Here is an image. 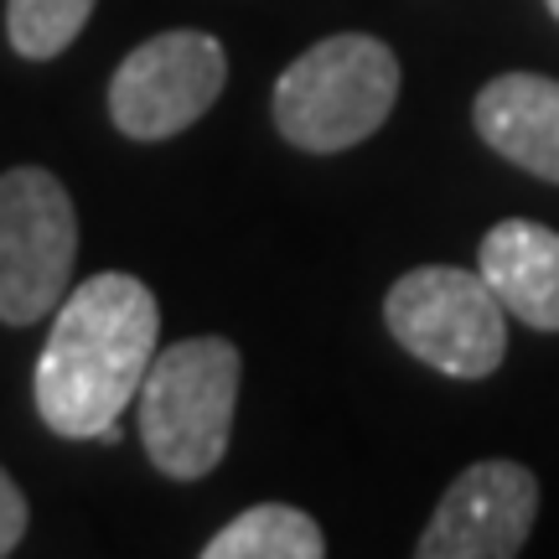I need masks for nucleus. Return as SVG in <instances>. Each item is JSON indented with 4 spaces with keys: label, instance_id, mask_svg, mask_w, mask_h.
Segmentation results:
<instances>
[{
    "label": "nucleus",
    "instance_id": "1",
    "mask_svg": "<svg viewBox=\"0 0 559 559\" xmlns=\"http://www.w3.org/2000/svg\"><path fill=\"white\" fill-rule=\"evenodd\" d=\"M160 306L135 275H94L62 296L37 358V415L62 440H120V415L156 362Z\"/></svg>",
    "mask_w": 559,
    "mask_h": 559
},
{
    "label": "nucleus",
    "instance_id": "2",
    "mask_svg": "<svg viewBox=\"0 0 559 559\" xmlns=\"http://www.w3.org/2000/svg\"><path fill=\"white\" fill-rule=\"evenodd\" d=\"M239 404V347L228 337H187L156 353L140 383V445L160 477L198 481L228 451Z\"/></svg>",
    "mask_w": 559,
    "mask_h": 559
},
{
    "label": "nucleus",
    "instance_id": "3",
    "mask_svg": "<svg viewBox=\"0 0 559 559\" xmlns=\"http://www.w3.org/2000/svg\"><path fill=\"white\" fill-rule=\"evenodd\" d=\"M400 99V58L368 32L306 47L275 83V130L311 156L358 145L389 120Z\"/></svg>",
    "mask_w": 559,
    "mask_h": 559
},
{
    "label": "nucleus",
    "instance_id": "4",
    "mask_svg": "<svg viewBox=\"0 0 559 559\" xmlns=\"http://www.w3.org/2000/svg\"><path fill=\"white\" fill-rule=\"evenodd\" d=\"M383 321L404 353L445 379H487L508 358V306L481 270L419 264L389 285Z\"/></svg>",
    "mask_w": 559,
    "mask_h": 559
},
{
    "label": "nucleus",
    "instance_id": "5",
    "mask_svg": "<svg viewBox=\"0 0 559 559\" xmlns=\"http://www.w3.org/2000/svg\"><path fill=\"white\" fill-rule=\"evenodd\" d=\"M79 260V213L52 171L11 166L0 177V321L32 326L68 296Z\"/></svg>",
    "mask_w": 559,
    "mask_h": 559
},
{
    "label": "nucleus",
    "instance_id": "6",
    "mask_svg": "<svg viewBox=\"0 0 559 559\" xmlns=\"http://www.w3.org/2000/svg\"><path fill=\"white\" fill-rule=\"evenodd\" d=\"M228 83V52L213 32H160L140 41L109 79V120L130 140H166L198 124Z\"/></svg>",
    "mask_w": 559,
    "mask_h": 559
},
{
    "label": "nucleus",
    "instance_id": "7",
    "mask_svg": "<svg viewBox=\"0 0 559 559\" xmlns=\"http://www.w3.org/2000/svg\"><path fill=\"white\" fill-rule=\"evenodd\" d=\"M539 519V477L519 461H477L466 466L436 519L425 523L415 555L419 559H508L523 555V544Z\"/></svg>",
    "mask_w": 559,
    "mask_h": 559
},
{
    "label": "nucleus",
    "instance_id": "8",
    "mask_svg": "<svg viewBox=\"0 0 559 559\" xmlns=\"http://www.w3.org/2000/svg\"><path fill=\"white\" fill-rule=\"evenodd\" d=\"M477 135L502 160L523 166L528 177L559 181V79L544 73H502L481 83Z\"/></svg>",
    "mask_w": 559,
    "mask_h": 559
},
{
    "label": "nucleus",
    "instance_id": "9",
    "mask_svg": "<svg viewBox=\"0 0 559 559\" xmlns=\"http://www.w3.org/2000/svg\"><path fill=\"white\" fill-rule=\"evenodd\" d=\"M481 280L508 317L534 332H559V234L534 218H502L477 249Z\"/></svg>",
    "mask_w": 559,
    "mask_h": 559
},
{
    "label": "nucleus",
    "instance_id": "10",
    "mask_svg": "<svg viewBox=\"0 0 559 559\" xmlns=\"http://www.w3.org/2000/svg\"><path fill=\"white\" fill-rule=\"evenodd\" d=\"M326 539L311 513H300L290 502H260L239 519L218 528L202 544V559H321Z\"/></svg>",
    "mask_w": 559,
    "mask_h": 559
},
{
    "label": "nucleus",
    "instance_id": "11",
    "mask_svg": "<svg viewBox=\"0 0 559 559\" xmlns=\"http://www.w3.org/2000/svg\"><path fill=\"white\" fill-rule=\"evenodd\" d=\"M94 16V0H5V32L21 58L47 62L68 52Z\"/></svg>",
    "mask_w": 559,
    "mask_h": 559
},
{
    "label": "nucleus",
    "instance_id": "12",
    "mask_svg": "<svg viewBox=\"0 0 559 559\" xmlns=\"http://www.w3.org/2000/svg\"><path fill=\"white\" fill-rule=\"evenodd\" d=\"M21 539H26V492L0 466V555H11Z\"/></svg>",
    "mask_w": 559,
    "mask_h": 559
},
{
    "label": "nucleus",
    "instance_id": "13",
    "mask_svg": "<svg viewBox=\"0 0 559 559\" xmlns=\"http://www.w3.org/2000/svg\"><path fill=\"white\" fill-rule=\"evenodd\" d=\"M544 5H549V11H555V21H559V0H544Z\"/></svg>",
    "mask_w": 559,
    "mask_h": 559
}]
</instances>
